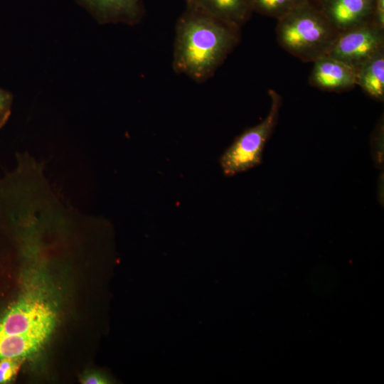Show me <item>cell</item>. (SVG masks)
I'll use <instances>...</instances> for the list:
<instances>
[{
    "label": "cell",
    "mask_w": 384,
    "mask_h": 384,
    "mask_svg": "<svg viewBox=\"0 0 384 384\" xmlns=\"http://www.w3.org/2000/svg\"><path fill=\"white\" fill-rule=\"evenodd\" d=\"M313 63L311 85L326 91H343L356 85V70L345 63L327 55Z\"/></svg>",
    "instance_id": "8992f818"
},
{
    "label": "cell",
    "mask_w": 384,
    "mask_h": 384,
    "mask_svg": "<svg viewBox=\"0 0 384 384\" xmlns=\"http://www.w3.org/2000/svg\"><path fill=\"white\" fill-rule=\"evenodd\" d=\"M271 105L268 114L257 125L238 135L220 158V165L226 176H233L261 164L265 145L277 124L282 105L281 96L269 91Z\"/></svg>",
    "instance_id": "3957f363"
},
{
    "label": "cell",
    "mask_w": 384,
    "mask_h": 384,
    "mask_svg": "<svg viewBox=\"0 0 384 384\" xmlns=\"http://www.w3.org/2000/svg\"><path fill=\"white\" fill-rule=\"evenodd\" d=\"M207 14L239 28L244 17L245 0H191Z\"/></svg>",
    "instance_id": "30bf717a"
},
{
    "label": "cell",
    "mask_w": 384,
    "mask_h": 384,
    "mask_svg": "<svg viewBox=\"0 0 384 384\" xmlns=\"http://www.w3.org/2000/svg\"><path fill=\"white\" fill-rule=\"evenodd\" d=\"M276 33L281 47L306 62L327 55L338 34L327 18L309 11L284 16Z\"/></svg>",
    "instance_id": "7a4b0ae2"
},
{
    "label": "cell",
    "mask_w": 384,
    "mask_h": 384,
    "mask_svg": "<svg viewBox=\"0 0 384 384\" xmlns=\"http://www.w3.org/2000/svg\"><path fill=\"white\" fill-rule=\"evenodd\" d=\"M189 1H191V0H189Z\"/></svg>",
    "instance_id": "d6986e66"
},
{
    "label": "cell",
    "mask_w": 384,
    "mask_h": 384,
    "mask_svg": "<svg viewBox=\"0 0 384 384\" xmlns=\"http://www.w3.org/2000/svg\"><path fill=\"white\" fill-rule=\"evenodd\" d=\"M375 23L380 28L384 27V0H376V11H375Z\"/></svg>",
    "instance_id": "e0dca14e"
},
{
    "label": "cell",
    "mask_w": 384,
    "mask_h": 384,
    "mask_svg": "<svg viewBox=\"0 0 384 384\" xmlns=\"http://www.w3.org/2000/svg\"><path fill=\"white\" fill-rule=\"evenodd\" d=\"M383 48V29L375 23L367 22L338 33L327 55L356 70L363 63L384 52Z\"/></svg>",
    "instance_id": "277c9868"
},
{
    "label": "cell",
    "mask_w": 384,
    "mask_h": 384,
    "mask_svg": "<svg viewBox=\"0 0 384 384\" xmlns=\"http://www.w3.org/2000/svg\"><path fill=\"white\" fill-rule=\"evenodd\" d=\"M55 316L44 302L26 299L14 304L0 320V336L31 334L48 338Z\"/></svg>",
    "instance_id": "5b68a950"
},
{
    "label": "cell",
    "mask_w": 384,
    "mask_h": 384,
    "mask_svg": "<svg viewBox=\"0 0 384 384\" xmlns=\"http://www.w3.org/2000/svg\"><path fill=\"white\" fill-rule=\"evenodd\" d=\"M100 23L134 24L141 18L139 0H80Z\"/></svg>",
    "instance_id": "52a82bcc"
},
{
    "label": "cell",
    "mask_w": 384,
    "mask_h": 384,
    "mask_svg": "<svg viewBox=\"0 0 384 384\" xmlns=\"http://www.w3.org/2000/svg\"><path fill=\"white\" fill-rule=\"evenodd\" d=\"M238 40V27L193 5L176 26L174 69L203 82L213 75Z\"/></svg>",
    "instance_id": "6da1fadb"
},
{
    "label": "cell",
    "mask_w": 384,
    "mask_h": 384,
    "mask_svg": "<svg viewBox=\"0 0 384 384\" xmlns=\"http://www.w3.org/2000/svg\"><path fill=\"white\" fill-rule=\"evenodd\" d=\"M46 338L31 334L0 336V358H21L36 352Z\"/></svg>",
    "instance_id": "8fae6325"
},
{
    "label": "cell",
    "mask_w": 384,
    "mask_h": 384,
    "mask_svg": "<svg viewBox=\"0 0 384 384\" xmlns=\"http://www.w3.org/2000/svg\"><path fill=\"white\" fill-rule=\"evenodd\" d=\"M370 151L372 159L375 166L382 169H383V122L382 120L378 124L375 129L371 140Z\"/></svg>",
    "instance_id": "7c38bea8"
},
{
    "label": "cell",
    "mask_w": 384,
    "mask_h": 384,
    "mask_svg": "<svg viewBox=\"0 0 384 384\" xmlns=\"http://www.w3.org/2000/svg\"><path fill=\"white\" fill-rule=\"evenodd\" d=\"M20 367L19 358H1L0 361V383L13 379Z\"/></svg>",
    "instance_id": "4fadbf2b"
},
{
    "label": "cell",
    "mask_w": 384,
    "mask_h": 384,
    "mask_svg": "<svg viewBox=\"0 0 384 384\" xmlns=\"http://www.w3.org/2000/svg\"><path fill=\"white\" fill-rule=\"evenodd\" d=\"M82 383L85 384H106L110 383L109 378L100 373H92L85 375Z\"/></svg>",
    "instance_id": "2e32d148"
},
{
    "label": "cell",
    "mask_w": 384,
    "mask_h": 384,
    "mask_svg": "<svg viewBox=\"0 0 384 384\" xmlns=\"http://www.w3.org/2000/svg\"><path fill=\"white\" fill-rule=\"evenodd\" d=\"M294 0H253L254 4L261 11L274 14L286 10Z\"/></svg>",
    "instance_id": "5bb4252c"
},
{
    "label": "cell",
    "mask_w": 384,
    "mask_h": 384,
    "mask_svg": "<svg viewBox=\"0 0 384 384\" xmlns=\"http://www.w3.org/2000/svg\"><path fill=\"white\" fill-rule=\"evenodd\" d=\"M378 198L380 203H383V196L381 195V191L383 192V174H380L378 180Z\"/></svg>",
    "instance_id": "ac0fdd59"
},
{
    "label": "cell",
    "mask_w": 384,
    "mask_h": 384,
    "mask_svg": "<svg viewBox=\"0 0 384 384\" xmlns=\"http://www.w3.org/2000/svg\"><path fill=\"white\" fill-rule=\"evenodd\" d=\"M373 0H331L327 9V20L338 33L365 23Z\"/></svg>",
    "instance_id": "ba28073f"
},
{
    "label": "cell",
    "mask_w": 384,
    "mask_h": 384,
    "mask_svg": "<svg viewBox=\"0 0 384 384\" xmlns=\"http://www.w3.org/2000/svg\"><path fill=\"white\" fill-rule=\"evenodd\" d=\"M12 102L11 93L0 88V129L5 125L11 115Z\"/></svg>",
    "instance_id": "9a60e30c"
},
{
    "label": "cell",
    "mask_w": 384,
    "mask_h": 384,
    "mask_svg": "<svg viewBox=\"0 0 384 384\" xmlns=\"http://www.w3.org/2000/svg\"><path fill=\"white\" fill-rule=\"evenodd\" d=\"M356 85L370 97L384 99V52L374 56L356 70Z\"/></svg>",
    "instance_id": "9c48e42d"
}]
</instances>
